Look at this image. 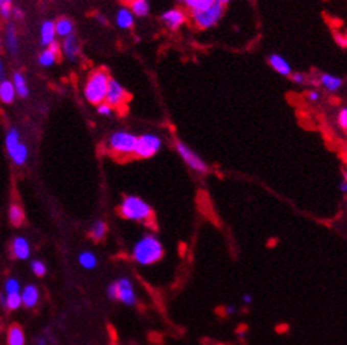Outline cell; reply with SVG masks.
Returning <instances> with one entry per match:
<instances>
[{
  "label": "cell",
  "mask_w": 347,
  "mask_h": 345,
  "mask_svg": "<svg viewBox=\"0 0 347 345\" xmlns=\"http://www.w3.org/2000/svg\"><path fill=\"white\" fill-rule=\"evenodd\" d=\"M164 245L153 233L143 234L131 248V259L140 266H151L164 258Z\"/></svg>",
  "instance_id": "6da1fadb"
},
{
  "label": "cell",
  "mask_w": 347,
  "mask_h": 345,
  "mask_svg": "<svg viewBox=\"0 0 347 345\" xmlns=\"http://www.w3.org/2000/svg\"><path fill=\"white\" fill-rule=\"evenodd\" d=\"M119 214L124 220L147 224V223L153 221L154 211L153 207L140 196L127 194L119 205Z\"/></svg>",
  "instance_id": "7a4b0ae2"
},
{
  "label": "cell",
  "mask_w": 347,
  "mask_h": 345,
  "mask_svg": "<svg viewBox=\"0 0 347 345\" xmlns=\"http://www.w3.org/2000/svg\"><path fill=\"white\" fill-rule=\"evenodd\" d=\"M110 75L105 69H96L90 72L83 85V97L90 105L98 106L106 99L107 86L110 82Z\"/></svg>",
  "instance_id": "3957f363"
},
{
  "label": "cell",
  "mask_w": 347,
  "mask_h": 345,
  "mask_svg": "<svg viewBox=\"0 0 347 345\" xmlns=\"http://www.w3.org/2000/svg\"><path fill=\"white\" fill-rule=\"evenodd\" d=\"M137 137L138 135H135L131 131H126V130L114 131L107 138V151L110 152L113 157L120 159L134 157Z\"/></svg>",
  "instance_id": "277c9868"
},
{
  "label": "cell",
  "mask_w": 347,
  "mask_h": 345,
  "mask_svg": "<svg viewBox=\"0 0 347 345\" xmlns=\"http://www.w3.org/2000/svg\"><path fill=\"white\" fill-rule=\"evenodd\" d=\"M223 14L224 6L216 2V3H213L212 6L207 7L205 10L189 13V20L196 29L209 30L213 29L215 26H218L219 21L223 17Z\"/></svg>",
  "instance_id": "5b68a950"
},
{
  "label": "cell",
  "mask_w": 347,
  "mask_h": 345,
  "mask_svg": "<svg viewBox=\"0 0 347 345\" xmlns=\"http://www.w3.org/2000/svg\"><path fill=\"white\" fill-rule=\"evenodd\" d=\"M163 148V140L161 137L154 133H146L137 137V144H135L134 157L140 159L153 158L157 155L159 150Z\"/></svg>",
  "instance_id": "8992f818"
},
{
  "label": "cell",
  "mask_w": 347,
  "mask_h": 345,
  "mask_svg": "<svg viewBox=\"0 0 347 345\" xmlns=\"http://www.w3.org/2000/svg\"><path fill=\"white\" fill-rule=\"evenodd\" d=\"M175 150H177L178 155L181 157V159L185 162V165L189 166L194 172L199 174V175H205V174H207L209 168H207L206 162L200 158L199 155H198L191 146L187 145V144L182 142V141H177V142H175Z\"/></svg>",
  "instance_id": "52a82bcc"
},
{
  "label": "cell",
  "mask_w": 347,
  "mask_h": 345,
  "mask_svg": "<svg viewBox=\"0 0 347 345\" xmlns=\"http://www.w3.org/2000/svg\"><path fill=\"white\" fill-rule=\"evenodd\" d=\"M129 100V93L127 90L123 88V85L118 82L116 79H110L109 86H107V93H106V102L107 105H110L116 110V109H122L126 102Z\"/></svg>",
  "instance_id": "ba28073f"
},
{
  "label": "cell",
  "mask_w": 347,
  "mask_h": 345,
  "mask_svg": "<svg viewBox=\"0 0 347 345\" xmlns=\"http://www.w3.org/2000/svg\"><path fill=\"white\" fill-rule=\"evenodd\" d=\"M116 282L118 287V300L127 307H133L137 303V293H135L134 285L127 276L119 278Z\"/></svg>",
  "instance_id": "9c48e42d"
},
{
  "label": "cell",
  "mask_w": 347,
  "mask_h": 345,
  "mask_svg": "<svg viewBox=\"0 0 347 345\" xmlns=\"http://www.w3.org/2000/svg\"><path fill=\"white\" fill-rule=\"evenodd\" d=\"M188 21V14L179 7H171L161 14V23L165 29L177 31Z\"/></svg>",
  "instance_id": "30bf717a"
},
{
  "label": "cell",
  "mask_w": 347,
  "mask_h": 345,
  "mask_svg": "<svg viewBox=\"0 0 347 345\" xmlns=\"http://www.w3.org/2000/svg\"><path fill=\"white\" fill-rule=\"evenodd\" d=\"M10 254H12V258H14V259L27 261L31 257V244H30V241L23 235L14 237L10 241Z\"/></svg>",
  "instance_id": "8fae6325"
},
{
  "label": "cell",
  "mask_w": 347,
  "mask_h": 345,
  "mask_svg": "<svg viewBox=\"0 0 347 345\" xmlns=\"http://www.w3.org/2000/svg\"><path fill=\"white\" fill-rule=\"evenodd\" d=\"M61 54V44L57 41H54L50 47L44 48L41 53L38 54V65L42 68H51L57 64V61L59 58Z\"/></svg>",
  "instance_id": "7c38bea8"
},
{
  "label": "cell",
  "mask_w": 347,
  "mask_h": 345,
  "mask_svg": "<svg viewBox=\"0 0 347 345\" xmlns=\"http://www.w3.org/2000/svg\"><path fill=\"white\" fill-rule=\"evenodd\" d=\"M61 53L64 54V57L71 62H77L81 54V45H79V40L75 35L72 34L66 37L61 42Z\"/></svg>",
  "instance_id": "4fadbf2b"
},
{
  "label": "cell",
  "mask_w": 347,
  "mask_h": 345,
  "mask_svg": "<svg viewBox=\"0 0 347 345\" xmlns=\"http://www.w3.org/2000/svg\"><path fill=\"white\" fill-rule=\"evenodd\" d=\"M40 302V289L34 283H27L21 289V304L26 309H34Z\"/></svg>",
  "instance_id": "5bb4252c"
},
{
  "label": "cell",
  "mask_w": 347,
  "mask_h": 345,
  "mask_svg": "<svg viewBox=\"0 0 347 345\" xmlns=\"http://www.w3.org/2000/svg\"><path fill=\"white\" fill-rule=\"evenodd\" d=\"M268 65H270L272 70H275L278 75L281 76H289L292 73V66L287 59L284 58L280 54H271L268 57Z\"/></svg>",
  "instance_id": "9a60e30c"
},
{
  "label": "cell",
  "mask_w": 347,
  "mask_h": 345,
  "mask_svg": "<svg viewBox=\"0 0 347 345\" xmlns=\"http://www.w3.org/2000/svg\"><path fill=\"white\" fill-rule=\"evenodd\" d=\"M54 41H57V33H55V24L51 20L42 21L40 27V44L42 47H50Z\"/></svg>",
  "instance_id": "2e32d148"
},
{
  "label": "cell",
  "mask_w": 347,
  "mask_h": 345,
  "mask_svg": "<svg viewBox=\"0 0 347 345\" xmlns=\"http://www.w3.org/2000/svg\"><path fill=\"white\" fill-rule=\"evenodd\" d=\"M318 85H320L325 90L335 93L343 86V79L340 76L332 75V73H320L318 78Z\"/></svg>",
  "instance_id": "e0dca14e"
},
{
  "label": "cell",
  "mask_w": 347,
  "mask_h": 345,
  "mask_svg": "<svg viewBox=\"0 0 347 345\" xmlns=\"http://www.w3.org/2000/svg\"><path fill=\"white\" fill-rule=\"evenodd\" d=\"M134 18L135 17L133 16V13L130 12L129 7H120L116 12L114 21L120 30H130L134 26Z\"/></svg>",
  "instance_id": "ac0fdd59"
},
{
  "label": "cell",
  "mask_w": 347,
  "mask_h": 345,
  "mask_svg": "<svg viewBox=\"0 0 347 345\" xmlns=\"http://www.w3.org/2000/svg\"><path fill=\"white\" fill-rule=\"evenodd\" d=\"M5 47L10 55H17L18 53V38L16 33V27L13 24H7L5 30Z\"/></svg>",
  "instance_id": "d6986e66"
},
{
  "label": "cell",
  "mask_w": 347,
  "mask_h": 345,
  "mask_svg": "<svg viewBox=\"0 0 347 345\" xmlns=\"http://www.w3.org/2000/svg\"><path fill=\"white\" fill-rule=\"evenodd\" d=\"M9 157H10L12 162L16 165V166H23V165H26V162L29 161L30 157L29 146H27L26 142H20V144L9 154Z\"/></svg>",
  "instance_id": "ffe728a7"
},
{
  "label": "cell",
  "mask_w": 347,
  "mask_h": 345,
  "mask_svg": "<svg viewBox=\"0 0 347 345\" xmlns=\"http://www.w3.org/2000/svg\"><path fill=\"white\" fill-rule=\"evenodd\" d=\"M12 83L13 86H14V90H16V94H17L18 97H21V99H24V97H27L30 93L29 90V83H27V79H26V76H24L23 72H14L12 76Z\"/></svg>",
  "instance_id": "44dd1931"
},
{
  "label": "cell",
  "mask_w": 347,
  "mask_h": 345,
  "mask_svg": "<svg viewBox=\"0 0 347 345\" xmlns=\"http://www.w3.org/2000/svg\"><path fill=\"white\" fill-rule=\"evenodd\" d=\"M7 345H26V335L24 330L18 324H12L7 328Z\"/></svg>",
  "instance_id": "7402d4cb"
},
{
  "label": "cell",
  "mask_w": 347,
  "mask_h": 345,
  "mask_svg": "<svg viewBox=\"0 0 347 345\" xmlns=\"http://www.w3.org/2000/svg\"><path fill=\"white\" fill-rule=\"evenodd\" d=\"M17 94L14 90V86L10 79H5L3 82H0V102L5 105H12L16 100Z\"/></svg>",
  "instance_id": "603a6c76"
},
{
  "label": "cell",
  "mask_w": 347,
  "mask_h": 345,
  "mask_svg": "<svg viewBox=\"0 0 347 345\" xmlns=\"http://www.w3.org/2000/svg\"><path fill=\"white\" fill-rule=\"evenodd\" d=\"M54 24H55V33H57L58 38L64 40L66 37L74 34V29L75 27H74V21H72L71 18L61 17L57 21H54Z\"/></svg>",
  "instance_id": "cb8c5ba5"
},
{
  "label": "cell",
  "mask_w": 347,
  "mask_h": 345,
  "mask_svg": "<svg viewBox=\"0 0 347 345\" xmlns=\"http://www.w3.org/2000/svg\"><path fill=\"white\" fill-rule=\"evenodd\" d=\"M78 263L82 266L83 269L86 270H94L96 269L98 263H99V259L96 257V254L89 250H85V251H81L78 254Z\"/></svg>",
  "instance_id": "d4e9b609"
},
{
  "label": "cell",
  "mask_w": 347,
  "mask_h": 345,
  "mask_svg": "<svg viewBox=\"0 0 347 345\" xmlns=\"http://www.w3.org/2000/svg\"><path fill=\"white\" fill-rule=\"evenodd\" d=\"M130 12L133 13L134 17H147L151 10L148 0H129Z\"/></svg>",
  "instance_id": "484cf974"
},
{
  "label": "cell",
  "mask_w": 347,
  "mask_h": 345,
  "mask_svg": "<svg viewBox=\"0 0 347 345\" xmlns=\"http://www.w3.org/2000/svg\"><path fill=\"white\" fill-rule=\"evenodd\" d=\"M20 142H21V134H20V131L16 127H10V129L7 130L6 135H5V146H6L7 154H10Z\"/></svg>",
  "instance_id": "4316f807"
},
{
  "label": "cell",
  "mask_w": 347,
  "mask_h": 345,
  "mask_svg": "<svg viewBox=\"0 0 347 345\" xmlns=\"http://www.w3.org/2000/svg\"><path fill=\"white\" fill-rule=\"evenodd\" d=\"M178 2L187 7L189 13L205 10L207 7L212 6L213 3H216V0H178Z\"/></svg>",
  "instance_id": "83f0119b"
},
{
  "label": "cell",
  "mask_w": 347,
  "mask_h": 345,
  "mask_svg": "<svg viewBox=\"0 0 347 345\" xmlns=\"http://www.w3.org/2000/svg\"><path fill=\"white\" fill-rule=\"evenodd\" d=\"M107 234V224L103 220H96V221L89 228V237L94 241H102Z\"/></svg>",
  "instance_id": "f1b7e54d"
},
{
  "label": "cell",
  "mask_w": 347,
  "mask_h": 345,
  "mask_svg": "<svg viewBox=\"0 0 347 345\" xmlns=\"http://www.w3.org/2000/svg\"><path fill=\"white\" fill-rule=\"evenodd\" d=\"M7 216H9V221L12 223L14 227H18V226H21V224H23L24 210L21 209V206L16 205V203L10 205Z\"/></svg>",
  "instance_id": "f546056e"
},
{
  "label": "cell",
  "mask_w": 347,
  "mask_h": 345,
  "mask_svg": "<svg viewBox=\"0 0 347 345\" xmlns=\"http://www.w3.org/2000/svg\"><path fill=\"white\" fill-rule=\"evenodd\" d=\"M21 283L18 281L16 276H9L6 281H5V285H3V293L6 296H12V294H18L21 293Z\"/></svg>",
  "instance_id": "4dcf8cb0"
},
{
  "label": "cell",
  "mask_w": 347,
  "mask_h": 345,
  "mask_svg": "<svg viewBox=\"0 0 347 345\" xmlns=\"http://www.w3.org/2000/svg\"><path fill=\"white\" fill-rule=\"evenodd\" d=\"M30 269L37 276V278H44L47 275V265L41 259H33L30 262Z\"/></svg>",
  "instance_id": "1f68e13d"
},
{
  "label": "cell",
  "mask_w": 347,
  "mask_h": 345,
  "mask_svg": "<svg viewBox=\"0 0 347 345\" xmlns=\"http://www.w3.org/2000/svg\"><path fill=\"white\" fill-rule=\"evenodd\" d=\"M96 111H98V114H99V116H103V117H110V116L113 114V111H114V109H113L110 105H107L106 102H103V103H100V105L96 106Z\"/></svg>",
  "instance_id": "d6a6232c"
},
{
  "label": "cell",
  "mask_w": 347,
  "mask_h": 345,
  "mask_svg": "<svg viewBox=\"0 0 347 345\" xmlns=\"http://www.w3.org/2000/svg\"><path fill=\"white\" fill-rule=\"evenodd\" d=\"M337 124L343 131H346L347 134V106L341 107L337 113Z\"/></svg>",
  "instance_id": "836d02e7"
},
{
  "label": "cell",
  "mask_w": 347,
  "mask_h": 345,
  "mask_svg": "<svg viewBox=\"0 0 347 345\" xmlns=\"http://www.w3.org/2000/svg\"><path fill=\"white\" fill-rule=\"evenodd\" d=\"M12 13H13L12 5H9V3H2V5H0V16H2V17L9 20V18L12 17Z\"/></svg>",
  "instance_id": "e575fe53"
},
{
  "label": "cell",
  "mask_w": 347,
  "mask_h": 345,
  "mask_svg": "<svg viewBox=\"0 0 347 345\" xmlns=\"http://www.w3.org/2000/svg\"><path fill=\"white\" fill-rule=\"evenodd\" d=\"M289 76H291V81H292L295 85H304V83L308 82L305 73H300V72H292Z\"/></svg>",
  "instance_id": "d590c367"
},
{
  "label": "cell",
  "mask_w": 347,
  "mask_h": 345,
  "mask_svg": "<svg viewBox=\"0 0 347 345\" xmlns=\"http://www.w3.org/2000/svg\"><path fill=\"white\" fill-rule=\"evenodd\" d=\"M106 296L110 300H118V287H116V282H112L106 286Z\"/></svg>",
  "instance_id": "8d00e7d4"
},
{
  "label": "cell",
  "mask_w": 347,
  "mask_h": 345,
  "mask_svg": "<svg viewBox=\"0 0 347 345\" xmlns=\"http://www.w3.org/2000/svg\"><path fill=\"white\" fill-rule=\"evenodd\" d=\"M335 41L340 48H347V35L346 34H343V33H336Z\"/></svg>",
  "instance_id": "74e56055"
},
{
  "label": "cell",
  "mask_w": 347,
  "mask_h": 345,
  "mask_svg": "<svg viewBox=\"0 0 347 345\" xmlns=\"http://www.w3.org/2000/svg\"><path fill=\"white\" fill-rule=\"evenodd\" d=\"M306 97H308V100H309L311 103H318L319 100H320V97H322V94H320L319 90L313 89V90H309V92H308Z\"/></svg>",
  "instance_id": "f35d334b"
},
{
  "label": "cell",
  "mask_w": 347,
  "mask_h": 345,
  "mask_svg": "<svg viewBox=\"0 0 347 345\" xmlns=\"http://www.w3.org/2000/svg\"><path fill=\"white\" fill-rule=\"evenodd\" d=\"M12 17L14 18V20H17V21H20V20H23L24 12H23V10H21V9H20V7H13Z\"/></svg>",
  "instance_id": "ab89813d"
},
{
  "label": "cell",
  "mask_w": 347,
  "mask_h": 345,
  "mask_svg": "<svg viewBox=\"0 0 347 345\" xmlns=\"http://www.w3.org/2000/svg\"><path fill=\"white\" fill-rule=\"evenodd\" d=\"M236 310H237V307H236L235 304H227V306H224L223 313L226 316H232V314H235Z\"/></svg>",
  "instance_id": "60d3db41"
},
{
  "label": "cell",
  "mask_w": 347,
  "mask_h": 345,
  "mask_svg": "<svg viewBox=\"0 0 347 345\" xmlns=\"http://www.w3.org/2000/svg\"><path fill=\"white\" fill-rule=\"evenodd\" d=\"M6 79V66H5V62L0 57V82H3Z\"/></svg>",
  "instance_id": "b9f144b4"
},
{
  "label": "cell",
  "mask_w": 347,
  "mask_h": 345,
  "mask_svg": "<svg viewBox=\"0 0 347 345\" xmlns=\"http://www.w3.org/2000/svg\"><path fill=\"white\" fill-rule=\"evenodd\" d=\"M241 300H243V303L251 304L253 303V296H251L250 293H244V294L241 296Z\"/></svg>",
  "instance_id": "7bdbcfd3"
},
{
  "label": "cell",
  "mask_w": 347,
  "mask_h": 345,
  "mask_svg": "<svg viewBox=\"0 0 347 345\" xmlns=\"http://www.w3.org/2000/svg\"><path fill=\"white\" fill-rule=\"evenodd\" d=\"M34 345H48L47 337H44V335H41V337H38V338H36V341H34Z\"/></svg>",
  "instance_id": "ee69618b"
},
{
  "label": "cell",
  "mask_w": 347,
  "mask_h": 345,
  "mask_svg": "<svg viewBox=\"0 0 347 345\" xmlns=\"http://www.w3.org/2000/svg\"><path fill=\"white\" fill-rule=\"evenodd\" d=\"M96 21L100 24V26H106L107 20L103 14H96Z\"/></svg>",
  "instance_id": "f6af8a7d"
},
{
  "label": "cell",
  "mask_w": 347,
  "mask_h": 345,
  "mask_svg": "<svg viewBox=\"0 0 347 345\" xmlns=\"http://www.w3.org/2000/svg\"><path fill=\"white\" fill-rule=\"evenodd\" d=\"M340 192L341 193H344V194H347V182H344V181H341V183H340Z\"/></svg>",
  "instance_id": "bcb514c9"
},
{
  "label": "cell",
  "mask_w": 347,
  "mask_h": 345,
  "mask_svg": "<svg viewBox=\"0 0 347 345\" xmlns=\"http://www.w3.org/2000/svg\"><path fill=\"white\" fill-rule=\"evenodd\" d=\"M216 2H218V3H220V5H223V6H226V5H227V3H230L232 0H216Z\"/></svg>",
  "instance_id": "7dc6e473"
},
{
  "label": "cell",
  "mask_w": 347,
  "mask_h": 345,
  "mask_svg": "<svg viewBox=\"0 0 347 345\" xmlns=\"http://www.w3.org/2000/svg\"><path fill=\"white\" fill-rule=\"evenodd\" d=\"M343 181L347 182V170H344V172H343Z\"/></svg>",
  "instance_id": "c3c4849f"
},
{
  "label": "cell",
  "mask_w": 347,
  "mask_h": 345,
  "mask_svg": "<svg viewBox=\"0 0 347 345\" xmlns=\"http://www.w3.org/2000/svg\"><path fill=\"white\" fill-rule=\"evenodd\" d=\"M13 0H3V3H9V5H12Z\"/></svg>",
  "instance_id": "681fc988"
},
{
  "label": "cell",
  "mask_w": 347,
  "mask_h": 345,
  "mask_svg": "<svg viewBox=\"0 0 347 345\" xmlns=\"http://www.w3.org/2000/svg\"><path fill=\"white\" fill-rule=\"evenodd\" d=\"M2 3H3V0H0V5H2Z\"/></svg>",
  "instance_id": "f907efd6"
}]
</instances>
